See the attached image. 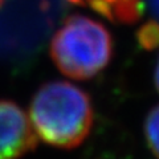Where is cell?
I'll return each instance as SVG.
<instances>
[{
	"mask_svg": "<svg viewBox=\"0 0 159 159\" xmlns=\"http://www.w3.org/2000/svg\"><path fill=\"white\" fill-rule=\"evenodd\" d=\"M146 3L151 13L155 16V21L159 23V0H146Z\"/></svg>",
	"mask_w": 159,
	"mask_h": 159,
	"instance_id": "6",
	"label": "cell"
},
{
	"mask_svg": "<svg viewBox=\"0 0 159 159\" xmlns=\"http://www.w3.org/2000/svg\"><path fill=\"white\" fill-rule=\"evenodd\" d=\"M37 146L31 121L20 107L0 99V159H21Z\"/></svg>",
	"mask_w": 159,
	"mask_h": 159,
	"instance_id": "3",
	"label": "cell"
},
{
	"mask_svg": "<svg viewBox=\"0 0 159 159\" xmlns=\"http://www.w3.org/2000/svg\"><path fill=\"white\" fill-rule=\"evenodd\" d=\"M154 81H155V88L159 92V58L157 62V68H155V73H154Z\"/></svg>",
	"mask_w": 159,
	"mask_h": 159,
	"instance_id": "7",
	"label": "cell"
},
{
	"mask_svg": "<svg viewBox=\"0 0 159 159\" xmlns=\"http://www.w3.org/2000/svg\"><path fill=\"white\" fill-rule=\"evenodd\" d=\"M29 121L36 137L48 145L74 148L88 138L93 127L90 97L70 82H47L32 98Z\"/></svg>",
	"mask_w": 159,
	"mask_h": 159,
	"instance_id": "1",
	"label": "cell"
},
{
	"mask_svg": "<svg viewBox=\"0 0 159 159\" xmlns=\"http://www.w3.org/2000/svg\"><path fill=\"white\" fill-rule=\"evenodd\" d=\"M114 44L103 24L82 15H72L53 34L51 57L57 69L74 80H89L107 66Z\"/></svg>",
	"mask_w": 159,
	"mask_h": 159,
	"instance_id": "2",
	"label": "cell"
},
{
	"mask_svg": "<svg viewBox=\"0 0 159 159\" xmlns=\"http://www.w3.org/2000/svg\"><path fill=\"white\" fill-rule=\"evenodd\" d=\"M145 137L148 148L159 159V105L151 109L145 122Z\"/></svg>",
	"mask_w": 159,
	"mask_h": 159,
	"instance_id": "4",
	"label": "cell"
},
{
	"mask_svg": "<svg viewBox=\"0 0 159 159\" xmlns=\"http://www.w3.org/2000/svg\"><path fill=\"white\" fill-rule=\"evenodd\" d=\"M0 2H3V0H0Z\"/></svg>",
	"mask_w": 159,
	"mask_h": 159,
	"instance_id": "8",
	"label": "cell"
},
{
	"mask_svg": "<svg viewBox=\"0 0 159 159\" xmlns=\"http://www.w3.org/2000/svg\"><path fill=\"white\" fill-rule=\"evenodd\" d=\"M138 43L146 51H152L159 47V23L155 20L145 23L138 29Z\"/></svg>",
	"mask_w": 159,
	"mask_h": 159,
	"instance_id": "5",
	"label": "cell"
}]
</instances>
